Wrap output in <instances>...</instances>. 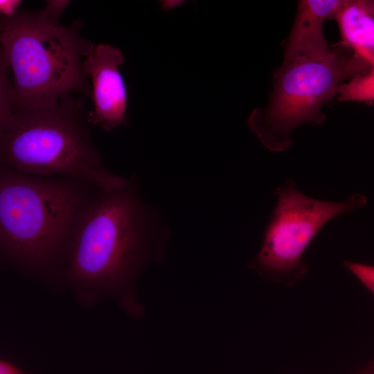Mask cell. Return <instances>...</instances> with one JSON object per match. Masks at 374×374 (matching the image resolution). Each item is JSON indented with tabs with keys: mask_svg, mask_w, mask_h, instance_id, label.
Wrapping results in <instances>:
<instances>
[{
	"mask_svg": "<svg viewBox=\"0 0 374 374\" xmlns=\"http://www.w3.org/2000/svg\"><path fill=\"white\" fill-rule=\"evenodd\" d=\"M165 231L141 199L134 176L124 187L99 188L81 214L67 248L64 278L85 306L105 296L117 297L130 314L142 311L128 292L139 269L160 253Z\"/></svg>",
	"mask_w": 374,
	"mask_h": 374,
	"instance_id": "6da1fadb",
	"label": "cell"
},
{
	"mask_svg": "<svg viewBox=\"0 0 374 374\" xmlns=\"http://www.w3.org/2000/svg\"><path fill=\"white\" fill-rule=\"evenodd\" d=\"M99 188L86 180L0 166V251L36 269L60 260Z\"/></svg>",
	"mask_w": 374,
	"mask_h": 374,
	"instance_id": "7a4b0ae2",
	"label": "cell"
},
{
	"mask_svg": "<svg viewBox=\"0 0 374 374\" xmlns=\"http://www.w3.org/2000/svg\"><path fill=\"white\" fill-rule=\"evenodd\" d=\"M88 112L71 94L39 108H17L0 134V166L37 176L86 180L106 189L129 179L109 170L92 141Z\"/></svg>",
	"mask_w": 374,
	"mask_h": 374,
	"instance_id": "3957f363",
	"label": "cell"
},
{
	"mask_svg": "<svg viewBox=\"0 0 374 374\" xmlns=\"http://www.w3.org/2000/svg\"><path fill=\"white\" fill-rule=\"evenodd\" d=\"M80 21L64 26L44 10L15 12L0 21V46L12 72L14 107L51 106L91 90L83 69L94 46L80 35Z\"/></svg>",
	"mask_w": 374,
	"mask_h": 374,
	"instance_id": "277c9868",
	"label": "cell"
},
{
	"mask_svg": "<svg viewBox=\"0 0 374 374\" xmlns=\"http://www.w3.org/2000/svg\"><path fill=\"white\" fill-rule=\"evenodd\" d=\"M373 67L341 43L326 53L299 54L283 62L269 103L251 112L248 126L266 149L285 151L293 144L291 134L298 127L325 121L321 108L337 95L341 83Z\"/></svg>",
	"mask_w": 374,
	"mask_h": 374,
	"instance_id": "5b68a950",
	"label": "cell"
},
{
	"mask_svg": "<svg viewBox=\"0 0 374 374\" xmlns=\"http://www.w3.org/2000/svg\"><path fill=\"white\" fill-rule=\"evenodd\" d=\"M276 204L265 229L262 245L247 267L262 278L286 287L295 285L308 271L303 253L330 220L366 205L367 197L352 194L341 202L307 196L287 179L276 190Z\"/></svg>",
	"mask_w": 374,
	"mask_h": 374,
	"instance_id": "8992f818",
	"label": "cell"
},
{
	"mask_svg": "<svg viewBox=\"0 0 374 374\" xmlns=\"http://www.w3.org/2000/svg\"><path fill=\"white\" fill-rule=\"evenodd\" d=\"M123 60L121 50L100 44L83 62L84 73L92 81L93 109L88 112L89 121L107 132L127 124V93L119 71Z\"/></svg>",
	"mask_w": 374,
	"mask_h": 374,
	"instance_id": "52a82bcc",
	"label": "cell"
},
{
	"mask_svg": "<svg viewBox=\"0 0 374 374\" xmlns=\"http://www.w3.org/2000/svg\"><path fill=\"white\" fill-rule=\"evenodd\" d=\"M343 0H299L297 15L287 42L284 61L302 53L328 52L323 22L332 18Z\"/></svg>",
	"mask_w": 374,
	"mask_h": 374,
	"instance_id": "ba28073f",
	"label": "cell"
},
{
	"mask_svg": "<svg viewBox=\"0 0 374 374\" xmlns=\"http://www.w3.org/2000/svg\"><path fill=\"white\" fill-rule=\"evenodd\" d=\"M342 41L357 58L373 66L374 0H343L335 13Z\"/></svg>",
	"mask_w": 374,
	"mask_h": 374,
	"instance_id": "9c48e42d",
	"label": "cell"
},
{
	"mask_svg": "<svg viewBox=\"0 0 374 374\" xmlns=\"http://www.w3.org/2000/svg\"><path fill=\"white\" fill-rule=\"evenodd\" d=\"M373 67L356 74L341 83L337 96L339 101H359L371 105L373 103Z\"/></svg>",
	"mask_w": 374,
	"mask_h": 374,
	"instance_id": "30bf717a",
	"label": "cell"
},
{
	"mask_svg": "<svg viewBox=\"0 0 374 374\" xmlns=\"http://www.w3.org/2000/svg\"><path fill=\"white\" fill-rule=\"evenodd\" d=\"M10 72L0 46V134L14 109L12 84Z\"/></svg>",
	"mask_w": 374,
	"mask_h": 374,
	"instance_id": "8fae6325",
	"label": "cell"
},
{
	"mask_svg": "<svg viewBox=\"0 0 374 374\" xmlns=\"http://www.w3.org/2000/svg\"><path fill=\"white\" fill-rule=\"evenodd\" d=\"M342 265L353 273L362 285L372 294L374 293V267L372 265L342 260Z\"/></svg>",
	"mask_w": 374,
	"mask_h": 374,
	"instance_id": "7c38bea8",
	"label": "cell"
},
{
	"mask_svg": "<svg viewBox=\"0 0 374 374\" xmlns=\"http://www.w3.org/2000/svg\"><path fill=\"white\" fill-rule=\"evenodd\" d=\"M71 0H46L47 6L44 10L46 15L53 21H59L62 12Z\"/></svg>",
	"mask_w": 374,
	"mask_h": 374,
	"instance_id": "4fadbf2b",
	"label": "cell"
},
{
	"mask_svg": "<svg viewBox=\"0 0 374 374\" xmlns=\"http://www.w3.org/2000/svg\"><path fill=\"white\" fill-rule=\"evenodd\" d=\"M21 1V0H0V14L4 17L14 15Z\"/></svg>",
	"mask_w": 374,
	"mask_h": 374,
	"instance_id": "5bb4252c",
	"label": "cell"
},
{
	"mask_svg": "<svg viewBox=\"0 0 374 374\" xmlns=\"http://www.w3.org/2000/svg\"><path fill=\"white\" fill-rule=\"evenodd\" d=\"M24 373V371L17 366L0 359V374H21Z\"/></svg>",
	"mask_w": 374,
	"mask_h": 374,
	"instance_id": "9a60e30c",
	"label": "cell"
},
{
	"mask_svg": "<svg viewBox=\"0 0 374 374\" xmlns=\"http://www.w3.org/2000/svg\"><path fill=\"white\" fill-rule=\"evenodd\" d=\"M164 10H169L176 6L181 5L186 0H159Z\"/></svg>",
	"mask_w": 374,
	"mask_h": 374,
	"instance_id": "2e32d148",
	"label": "cell"
},
{
	"mask_svg": "<svg viewBox=\"0 0 374 374\" xmlns=\"http://www.w3.org/2000/svg\"><path fill=\"white\" fill-rule=\"evenodd\" d=\"M0 21H1V20H0Z\"/></svg>",
	"mask_w": 374,
	"mask_h": 374,
	"instance_id": "e0dca14e",
	"label": "cell"
}]
</instances>
